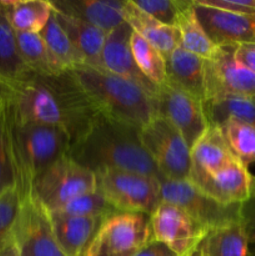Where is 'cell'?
I'll use <instances>...</instances> for the list:
<instances>
[{
  "mask_svg": "<svg viewBox=\"0 0 255 256\" xmlns=\"http://www.w3.org/2000/svg\"><path fill=\"white\" fill-rule=\"evenodd\" d=\"M4 120L15 189L22 202L32 198V186L38 176L69 155L72 140L59 128L19 122L9 100L4 104Z\"/></svg>",
  "mask_w": 255,
  "mask_h": 256,
  "instance_id": "cell-3",
  "label": "cell"
},
{
  "mask_svg": "<svg viewBox=\"0 0 255 256\" xmlns=\"http://www.w3.org/2000/svg\"><path fill=\"white\" fill-rule=\"evenodd\" d=\"M199 252L202 256H249V239L242 220L210 230Z\"/></svg>",
  "mask_w": 255,
  "mask_h": 256,
  "instance_id": "cell-25",
  "label": "cell"
},
{
  "mask_svg": "<svg viewBox=\"0 0 255 256\" xmlns=\"http://www.w3.org/2000/svg\"><path fill=\"white\" fill-rule=\"evenodd\" d=\"M154 102L156 114L179 130L192 150L209 128L202 100L168 80L158 88Z\"/></svg>",
  "mask_w": 255,
  "mask_h": 256,
  "instance_id": "cell-11",
  "label": "cell"
},
{
  "mask_svg": "<svg viewBox=\"0 0 255 256\" xmlns=\"http://www.w3.org/2000/svg\"><path fill=\"white\" fill-rule=\"evenodd\" d=\"M5 104V102H4ZM15 188V175L8 145L4 120V106L0 114V195Z\"/></svg>",
  "mask_w": 255,
  "mask_h": 256,
  "instance_id": "cell-35",
  "label": "cell"
},
{
  "mask_svg": "<svg viewBox=\"0 0 255 256\" xmlns=\"http://www.w3.org/2000/svg\"><path fill=\"white\" fill-rule=\"evenodd\" d=\"M52 230L66 256H85L90 242L99 230V218H75L60 212H49Z\"/></svg>",
  "mask_w": 255,
  "mask_h": 256,
  "instance_id": "cell-18",
  "label": "cell"
},
{
  "mask_svg": "<svg viewBox=\"0 0 255 256\" xmlns=\"http://www.w3.org/2000/svg\"><path fill=\"white\" fill-rule=\"evenodd\" d=\"M12 242L20 256H66L55 238L49 212L32 198L22 202Z\"/></svg>",
  "mask_w": 255,
  "mask_h": 256,
  "instance_id": "cell-13",
  "label": "cell"
},
{
  "mask_svg": "<svg viewBox=\"0 0 255 256\" xmlns=\"http://www.w3.org/2000/svg\"><path fill=\"white\" fill-rule=\"evenodd\" d=\"M162 202L176 205L209 230L242 220V205H222L208 196L189 180H162Z\"/></svg>",
  "mask_w": 255,
  "mask_h": 256,
  "instance_id": "cell-10",
  "label": "cell"
},
{
  "mask_svg": "<svg viewBox=\"0 0 255 256\" xmlns=\"http://www.w3.org/2000/svg\"><path fill=\"white\" fill-rule=\"evenodd\" d=\"M134 5L142 12L152 16L156 22L168 26L176 25L178 12H179V0H140Z\"/></svg>",
  "mask_w": 255,
  "mask_h": 256,
  "instance_id": "cell-34",
  "label": "cell"
},
{
  "mask_svg": "<svg viewBox=\"0 0 255 256\" xmlns=\"http://www.w3.org/2000/svg\"><path fill=\"white\" fill-rule=\"evenodd\" d=\"M140 130L100 114L89 132L72 145L69 156L90 172L124 170L162 180L140 142Z\"/></svg>",
  "mask_w": 255,
  "mask_h": 256,
  "instance_id": "cell-2",
  "label": "cell"
},
{
  "mask_svg": "<svg viewBox=\"0 0 255 256\" xmlns=\"http://www.w3.org/2000/svg\"><path fill=\"white\" fill-rule=\"evenodd\" d=\"M60 212L62 215L75 218H99V219H106L110 215L118 212L114 208L110 205L104 198L102 192H96L90 194L82 195L72 202H66L55 212Z\"/></svg>",
  "mask_w": 255,
  "mask_h": 256,
  "instance_id": "cell-32",
  "label": "cell"
},
{
  "mask_svg": "<svg viewBox=\"0 0 255 256\" xmlns=\"http://www.w3.org/2000/svg\"><path fill=\"white\" fill-rule=\"evenodd\" d=\"M175 26L179 30L182 46L185 50L204 60L214 56L218 46L209 39L198 20L192 0H179V12Z\"/></svg>",
  "mask_w": 255,
  "mask_h": 256,
  "instance_id": "cell-24",
  "label": "cell"
},
{
  "mask_svg": "<svg viewBox=\"0 0 255 256\" xmlns=\"http://www.w3.org/2000/svg\"><path fill=\"white\" fill-rule=\"evenodd\" d=\"M94 192H96L95 172L68 155L38 176L32 186V199L48 212H55L66 202Z\"/></svg>",
  "mask_w": 255,
  "mask_h": 256,
  "instance_id": "cell-8",
  "label": "cell"
},
{
  "mask_svg": "<svg viewBox=\"0 0 255 256\" xmlns=\"http://www.w3.org/2000/svg\"><path fill=\"white\" fill-rule=\"evenodd\" d=\"M139 134L142 146L159 170L162 180H189L192 150L176 128L156 115L140 130Z\"/></svg>",
  "mask_w": 255,
  "mask_h": 256,
  "instance_id": "cell-6",
  "label": "cell"
},
{
  "mask_svg": "<svg viewBox=\"0 0 255 256\" xmlns=\"http://www.w3.org/2000/svg\"><path fill=\"white\" fill-rule=\"evenodd\" d=\"M199 4L240 15H255V0H195Z\"/></svg>",
  "mask_w": 255,
  "mask_h": 256,
  "instance_id": "cell-36",
  "label": "cell"
},
{
  "mask_svg": "<svg viewBox=\"0 0 255 256\" xmlns=\"http://www.w3.org/2000/svg\"><path fill=\"white\" fill-rule=\"evenodd\" d=\"M135 256H176L164 244L152 239L146 246L142 248Z\"/></svg>",
  "mask_w": 255,
  "mask_h": 256,
  "instance_id": "cell-39",
  "label": "cell"
},
{
  "mask_svg": "<svg viewBox=\"0 0 255 256\" xmlns=\"http://www.w3.org/2000/svg\"><path fill=\"white\" fill-rule=\"evenodd\" d=\"M48 49L52 52L58 62L68 72H72L80 65H85L84 59L78 52L76 48L72 42L70 38L58 22L52 12V18L49 19L44 29L39 32Z\"/></svg>",
  "mask_w": 255,
  "mask_h": 256,
  "instance_id": "cell-29",
  "label": "cell"
},
{
  "mask_svg": "<svg viewBox=\"0 0 255 256\" xmlns=\"http://www.w3.org/2000/svg\"><path fill=\"white\" fill-rule=\"evenodd\" d=\"M12 95V89L6 82L0 78V102H5L9 100Z\"/></svg>",
  "mask_w": 255,
  "mask_h": 256,
  "instance_id": "cell-40",
  "label": "cell"
},
{
  "mask_svg": "<svg viewBox=\"0 0 255 256\" xmlns=\"http://www.w3.org/2000/svg\"><path fill=\"white\" fill-rule=\"evenodd\" d=\"M234 160L238 159L230 150L219 126L209 125L192 148V169L205 174H215Z\"/></svg>",
  "mask_w": 255,
  "mask_h": 256,
  "instance_id": "cell-22",
  "label": "cell"
},
{
  "mask_svg": "<svg viewBox=\"0 0 255 256\" xmlns=\"http://www.w3.org/2000/svg\"><path fill=\"white\" fill-rule=\"evenodd\" d=\"M235 58L255 74V42L236 45Z\"/></svg>",
  "mask_w": 255,
  "mask_h": 256,
  "instance_id": "cell-38",
  "label": "cell"
},
{
  "mask_svg": "<svg viewBox=\"0 0 255 256\" xmlns=\"http://www.w3.org/2000/svg\"><path fill=\"white\" fill-rule=\"evenodd\" d=\"M132 34V29L130 25L122 22L106 35L102 54V69L139 85L150 96L155 98L158 88L142 74L132 56L130 45Z\"/></svg>",
  "mask_w": 255,
  "mask_h": 256,
  "instance_id": "cell-16",
  "label": "cell"
},
{
  "mask_svg": "<svg viewBox=\"0 0 255 256\" xmlns=\"http://www.w3.org/2000/svg\"><path fill=\"white\" fill-rule=\"evenodd\" d=\"M54 14L58 22L62 25L64 32L82 56L85 65L102 69V54L108 35L106 32L89 22L75 19L56 10H54Z\"/></svg>",
  "mask_w": 255,
  "mask_h": 256,
  "instance_id": "cell-21",
  "label": "cell"
},
{
  "mask_svg": "<svg viewBox=\"0 0 255 256\" xmlns=\"http://www.w3.org/2000/svg\"><path fill=\"white\" fill-rule=\"evenodd\" d=\"M0 104H2V102H0Z\"/></svg>",
  "mask_w": 255,
  "mask_h": 256,
  "instance_id": "cell-44",
  "label": "cell"
},
{
  "mask_svg": "<svg viewBox=\"0 0 255 256\" xmlns=\"http://www.w3.org/2000/svg\"><path fill=\"white\" fill-rule=\"evenodd\" d=\"M202 105L209 125L222 126L228 120H236L255 128V99L226 95L204 100Z\"/></svg>",
  "mask_w": 255,
  "mask_h": 256,
  "instance_id": "cell-26",
  "label": "cell"
},
{
  "mask_svg": "<svg viewBox=\"0 0 255 256\" xmlns=\"http://www.w3.org/2000/svg\"><path fill=\"white\" fill-rule=\"evenodd\" d=\"M192 256H202V254H200V252H199V250H198V252H195V254H194V255H192Z\"/></svg>",
  "mask_w": 255,
  "mask_h": 256,
  "instance_id": "cell-42",
  "label": "cell"
},
{
  "mask_svg": "<svg viewBox=\"0 0 255 256\" xmlns=\"http://www.w3.org/2000/svg\"><path fill=\"white\" fill-rule=\"evenodd\" d=\"M72 72L100 114L138 130L158 115L154 98L139 85L88 65Z\"/></svg>",
  "mask_w": 255,
  "mask_h": 256,
  "instance_id": "cell-4",
  "label": "cell"
},
{
  "mask_svg": "<svg viewBox=\"0 0 255 256\" xmlns=\"http://www.w3.org/2000/svg\"><path fill=\"white\" fill-rule=\"evenodd\" d=\"M14 32L39 34L52 18V5L46 0H0Z\"/></svg>",
  "mask_w": 255,
  "mask_h": 256,
  "instance_id": "cell-23",
  "label": "cell"
},
{
  "mask_svg": "<svg viewBox=\"0 0 255 256\" xmlns=\"http://www.w3.org/2000/svg\"><path fill=\"white\" fill-rule=\"evenodd\" d=\"M12 89L9 102L19 122L62 129L72 145L89 132L100 115L72 72L56 75L29 72Z\"/></svg>",
  "mask_w": 255,
  "mask_h": 256,
  "instance_id": "cell-1",
  "label": "cell"
},
{
  "mask_svg": "<svg viewBox=\"0 0 255 256\" xmlns=\"http://www.w3.org/2000/svg\"><path fill=\"white\" fill-rule=\"evenodd\" d=\"M222 134L226 139L234 156L249 168L255 162V128L236 120H228L222 126Z\"/></svg>",
  "mask_w": 255,
  "mask_h": 256,
  "instance_id": "cell-31",
  "label": "cell"
},
{
  "mask_svg": "<svg viewBox=\"0 0 255 256\" xmlns=\"http://www.w3.org/2000/svg\"><path fill=\"white\" fill-rule=\"evenodd\" d=\"M130 45L132 56L142 74L156 88L162 86L168 82L166 60L164 55L134 32L130 39Z\"/></svg>",
  "mask_w": 255,
  "mask_h": 256,
  "instance_id": "cell-30",
  "label": "cell"
},
{
  "mask_svg": "<svg viewBox=\"0 0 255 256\" xmlns=\"http://www.w3.org/2000/svg\"><path fill=\"white\" fill-rule=\"evenodd\" d=\"M0 256H20L19 252H18V248L15 246L12 240L6 245V248L0 252Z\"/></svg>",
  "mask_w": 255,
  "mask_h": 256,
  "instance_id": "cell-41",
  "label": "cell"
},
{
  "mask_svg": "<svg viewBox=\"0 0 255 256\" xmlns=\"http://www.w3.org/2000/svg\"><path fill=\"white\" fill-rule=\"evenodd\" d=\"M194 10L198 20L215 46H236L255 42V15H240L199 4Z\"/></svg>",
  "mask_w": 255,
  "mask_h": 256,
  "instance_id": "cell-15",
  "label": "cell"
},
{
  "mask_svg": "<svg viewBox=\"0 0 255 256\" xmlns=\"http://www.w3.org/2000/svg\"><path fill=\"white\" fill-rule=\"evenodd\" d=\"M29 72L20 56L14 29L0 5V78L12 86Z\"/></svg>",
  "mask_w": 255,
  "mask_h": 256,
  "instance_id": "cell-28",
  "label": "cell"
},
{
  "mask_svg": "<svg viewBox=\"0 0 255 256\" xmlns=\"http://www.w3.org/2000/svg\"><path fill=\"white\" fill-rule=\"evenodd\" d=\"M95 175L96 190L116 212L152 215L162 202L156 178L124 170H100Z\"/></svg>",
  "mask_w": 255,
  "mask_h": 256,
  "instance_id": "cell-5",
  "label": "cell"
},
{
  "mask_svg": "<svg viewBox=\"0 0 255 256\" xmlns=\"http://www.w3.org/2000/svg\"><path fill=\"white\" fill-rule=\"evenodd\" d=\"M152 238L176 256H192L210 232L176 205L162 202L150 215Z\"/></svg>",
  "mask_w": 255,
  "mask_h": 256,
  "instance_id": "cell-9",
  "label": "cell"
},
{
  "mask_svg": "<svg viewBox=\"0 0 255 256\" xmlns=\"http://www.w3.org/2000/svg\"><path fill=\"white\" fill-rule=\"evenodd\" d=\"M22 209V199L16 189L0 195V252L12 240V232Z\"/></svg>",
  "mask_w": 255,
  "mask_h": 256,
  "instance_id": "cell-33",
  "label": "cell"
},
{
  "mask_svg": "<svg viewBox=\"0 0 255 256\" xmlns=\"http://www.w3.org/2000/svg\"><path fill=\"white\" fill-rule=\"evenodd\" d=\"M124 20L132 32L152 44L166 59L180 44V34L176 26H168L152 19L136 8L132 0H126L124 8Z\"/></svg>",
  "mask_w": 255,
  "mask_h": 256,
  "instance_id": "cell-19",
  "label": "cell"
},
{
  "mask_svg": "<svg viewBox=\"0 0 255 256\" xmlns=\"http://www.w3.org/2000/svg\"><path fill=\"white\" fill-rule=\"evenodd\" d=\"M2 106H4V102H2V104H0V114H2Z\"/></svg>",
  "mask_w": 255,
  "mask_h": 256,
  "instance_id": "cell-43",
  "label": "cell"
},
{
  "mask_svg": "<svg viewBox=\"0 0 255 256\" xmlns=\"http://www.w3.org/2000/svg\"><path fill=\"white\" fill-rule=\"evenodd\" d=\"M235 48H218L205 60V100L226 95L255 99V74L235 58Z\"/></svg>",
  "mask_w": 255,
  "mask_h": 256,
  "instance_id": "cell-12",
  "label": "cell"
},
{
  "mask_svg": "<svg viewBox=\"0 0 255 256\" xmlns=\"http://www.w3.org/2000/svg\"><path fill=\"white\" fill-rule=\"evenodd\" d=\"M189 182L222 205H242L252 194L255 176L239 160H234L215 174L192 169Z\"/></svg>",
  "mask_w": 255,
  "mask_h": 256,
  "instance_id": "cell-14",
  "label": "cell"
},
{
  "mask_svg": "<svg viewBox=\"0 0 255 256\" xmlns=\"http://www.w3.org/2000/svg\"><path fill=\"white\" fill-rule=\"evenodd\" d=\"M15 35L20 56L30 72L38 75H56L68 72L55 60L40 34L15 32Z\"/></svg>",
  "mask_w": 255,
  "mask_h": 256,
  "instance_id": "cell-27",
  "label": "cell"
},
{
  "mask_svg": "<svg viewBox=\"0 0 255 256\" xmlns=\"http://www.w3.org/2000/svg\"><path fill=\"white\" fill-rule=\"evenodd\" d=\"M168 80L199 100H205V60L182 44L166 58Z\"/></svg>",
  "mask_w": 255,
  "mask_h": 256,
  "instance_id": "cell-20",
  "label": "cell"
},
{
  "mask_svg": "<svg viewBox=\"0 0 255 256\" xmlns=\"http://www.w3.org/2000/svg\"><path fill=\"white\" fill-rule=\"evenodd\" d=\"M240 216L249 239V256H255V182L252 196L242 205Z\"/></svg>",
  "mask_w": 255,
  "mask_h": 256,
  "instance_id": "cell-37",
  "label": "cell"
},
{
  "mask_svg": "<svg viewBox=\"0 0 255 256\" xmlns=\"http://www.w3.org/2000/svg\"><path fill=\"white\" fill-rule=\"evenodd\" d=\"M126 0H55L56 12L86 22L109 34L125 22L124 8Z\"/></svg>",
  "mask_w": 255,
  "mask_h": 256,
  "instance_id": "cell-17",
  "label": "cell"
},
{
  "mask_svg": "<svg viewBox=\"0 0 255 256\" xmlns=\"http://www.w3.org/2000/svg\"><path fill=\"white\" fill-rule=\"evenodd\" d=\"M152 239L150 215L118 212L102 220L85 256H135Z\"/></svg>",
  "mask_w": 255,
  "mask_h": 256,
  "instance_id": "cell-7",
  "label": "cell"
}]
</instances>
